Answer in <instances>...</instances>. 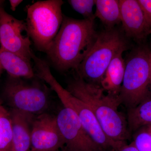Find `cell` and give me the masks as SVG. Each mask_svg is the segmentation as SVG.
I'll list each match as a JSON object with an SVG mask.
<instances>
[{"label": "cell", "instance_id": "1", "mask_svg": "<svg viewBox=\"0 0 151 151\" xmlns=\"http://www.w3.org/2000/svg\"><path fill=\"white\" fill-rule=\"evenodd\" d=\"M94 20L64 16L62 24L46 54L59 71L77 70L96 42Z\"/></svg>", "mask_w": 151, "mask_h": 151}, {"label": "cell", "instance_id": "2", "mask_svg": "<svg viewBox=\"0 0 151 151\" xmlns=\"http://www.w3.org/2000/svg\"><path fill=\"white\" fill-rule=\"evenodd\" d=\"M66 89L89 105L108 137L125 142L129 137L127 119L119 112L118 97L104 93L99 85L86 82L79 76L71 80Z\"/></svg>", "mask_w": 151, "mask_h": 151}, {"label": "cell", "instance_id": "3", "mask_svg": "<svg viewBox=\"0 0 151 151\" xmlns=\"http://www.w3.org/2000/svg\"><path fill=\"white\" fill-rule=\"evenodd\" d=\"M33 61L36 76L50 86L63 106L75 112L86 132L103 151H119L127 145L125 142H116L108 137L89 105L73 96L60 84L52 73L47 62L37 56L34 58Z\"/></svg>", "mask_w": 151, "mask_h": 151}, {"label": "cell", "instance_id": "4", "mask_svg": "<svg viewBox=\"0 0 151 151\" xmlns=\"http://www.w3.org/2000/svg\"><path fill=\"white\" fill-rule=\"evenodd\" d=\"M62 0L38 1L28 6L26 24L31 40L38 51L47 53L59 31L64 15Z\"/></svg>", "mask_w": 151, "mask_h": 151}, {"label": "cell", "instance_id": "5", "mask_svg": "<svg viewBox=\"0 0 151 151\" xmlns=\"http://www.w3.org/2000/svg\"><path fill=\"white\" fill-rule=\"evenodd\" d=\"M127 49L126 41L118 30L106 29L98 34L94 45L76 70L78 76L86 82L100 86L114 57Z\"/></svg>", "mask_w": 151, "mask_h": 151}, {"label": "cell", "instance_id": "6", "mask_svg": "<svg viewBox=\"0 0 151 151\" xmlns=\"http://www.w3.org/2000/svg\"><path fill=\"white\" fill-rule=\"evenodd\" d=\"M150 52L139 50L126 63L124 79L118 96L120 104L128 109L135 108L147 99L151 84Z\"/></svg>", "mask_w": 151, "mask_h": 151}, {"label": "cell", "instance_id": "7", "mask_svg": "<svg viewBox=\"0 0 151 151\" xmlns=\"http://www.w3.org/2000/svg\"><path fill=\"white\" fill-rule=\"evenodd\" d=\"M3 95L12 109L40 115L48 107L47 88L38 81L28 83L23 78L9 76L3 87Z\"/></svg>", "mask_w": 151, "mask_h": 151}, {"label": "cell", "instance_id": "8", "mask_svg": "<svg viewBox=\"0 0 151 151\" xmlns=\"http://www.w3.org/2000/svg\"><path fill=\"white\" fill-rule=\"evenodd\" d=\"M32 41L25 22L0 9V47L31 61Z\"/></svg>", "mask_w": 151, "mask_h": 151}, {"label": "cell", "instance_id": "9", "mask_svg": "<svg viewBox=\"0 0 151 151\" xmlns=\"http://www.w3.org/2000/svg\"><path fill=\"white\" fill-rule=\"evenodd\" d=\"M56 119L65 143L63 151H103L86 132L72 109L63 106Z\"/></svg>", "mask_w": 151, "mask_h": 151}, {"label": "cell", "instance_id": "10", "mask_svg": "<svg viewBox=\"0 0 151 151\" xmlns=\"http://www.w3.org/2000/svg\"><path fill=\"white\" fill-rule=\"evenodd\" d=\"M64 145L56 116L45 113L35 116L32 127L31 151L63 150Z\"/></svg>", "mask_w": 151, "mask_h": 151}, {"label": "cell", "instance_id": "11", "mask_svg": "<svg viewBox=\"0 0 151 151\" xmlns=\"http://www.w3.org/2000/svg\"><path fill=\"white\" fill-rule=\"evenodd\" d=\"M121 22L126 35L137 40L144 38L151 32L137 0H120Z\"/></svg>", "mask_w": 151, "mask_h": 151}, {"label": "cell", "instance_id": "12", "mask_svg": "<svg viewBox=\"0 0 151 151\" xmlns=\"http://www.w3.org/2000/svg\"><path fill=\"white\" fill-rule=\"evenodd\" d=\"M9 112L12 134L11 151H31L32 127L35 115L12 108Z\"/></svg>", "mask_w": 151, "mask_h": 151}, {"label": "cell", "instance_id": "13", "mask_svg": "<svg viewBox=\"0 0 151 151\" xmlns=\"http://www.w3.org/2000/svg\"><path fill=\"white\" fill-rule=\"evenodd\" d=\"M0 63L10 77L31 79L36 76L31 61L1 47Z\"/></svg>", "mask_w": 151, "mask_h": 151}, {"label": "cell", "instance_id": "14", "mask_svg": "<svg viewBox=\"0 0 151 151\" xmlns=\"http://www.w3.org/2000/svg\"><path fill=\"white\" fill-rule=\"evenodd\" d=\"M124 51H120L114 57L100 81V86L108 94L115 97L119 96L124 79L126 65L122 56Z\"/></svg>", "mask_w": 151, "mask_h": 151}, {"label": "cell", "instance_id": "15", "mask_svg": "<svg viewBox=\"0 0 151 151\" xmlns=\"http://www.w3.org/2000/svg\"><path fill=\"white\" fill-rule=\"evenodd\" d=\"M95 17L100 19L107 29L121 22L120 2L118 0H96Z\"/></svg>", "mask_w": 151, "mask_h": 151}, {"label": "cell", "instance_id": "16", "mask_svg": "<svg viewBox=\"0 0 151 151\" xmlns=\"http://www.w3.org/2000/svg\"><path fill=\"white\" fill-rule=\"evenodd\" d=\"M127 124L130 134L151 125V99H147L135 108L128 109Z\"/></svg>", "mask_w": 151, "mask_h": 151}, {"label": "cell", "instance_id": "17", "mask_svg": "<svg viewBox=\"0 0 151 151\" xmlns=\"http://www.w3.org/2000/svg\"><path fill=\"white\" fill-rule=\"evenodd\" d=\"M12 127L10 113L0 99V151H11Z\"/></svg>", "mask_w": 151, "mask_h": 151}, {"label": "cell", "instance_id": "18", "mask_svg": "<svg viewBox=\"0 0 151 151\" xmlns=\"http://www.w3.org/2000/svg\"><path fill=\"white\" fill-rule=\"evenodd\" d=\"M69 4L77 12L80 14L84 19L94 20L96 18L93 12V8L95 5L94 0H69Z\"/></svg>", "mask_w": 151, "mask_h": 151}, {"label": "cell", "instance_id": "19", "mask_svg": "<svg viewBox=\"0 0 151 151\" xmlns=\"http://www.w3.org/2000/svg\"><path fill=\"white\" fill-rule=\"evenodd\" d=\"M133 142L139 151H151V133L147 127L137 131Z\"/></svg>", "mask_w": 151, "mask_h": 151}, {"label": "cell", "instance_id": "20", "mask_svg": "<svg viewBox=\"0 0 151 151\" xmlns=\"http://www.w3.org/2000/svg\"><path fill=\"white\" fill-rule=\"evenodd\" d=\"M151 29V0H137Z\"/></svg>", "mask_w": 151, "mask_h": 151}, {"label": "cell", "instance_id": "21", "mask_svg": "<svg viewBox=\"0 0 151 151\" xmlns=\"http://www.w3.org/2000/svg\"><path fill=\"white\" fill-rule=\"evenodd\" d=\"M10 4L11 9L12 11H15L17 8L23 2L22 0H10L9 1Z\"/></svg>", "mask_w": 151, "mask_h": 151}, {"label": "cell", "instance_id": "22", "mask_svg": "<svg viewBox=\"0 0 151 151\" xmlns=\"http://www.w3.org/2000/svg\"><path fill=\"white\" fill-rule=\"evenodd\" d=\"M119 151H139L136 148L134 145V142H132L129 145H126L122 147Z\"/></svg>", "mask_w": 151, "mask_h": 151}, {"label": "cell", "instance_id": "23", "mask_svg": "<svg viewBox=\"0 0 151 151\" xmlns=\"http://www.w3.org/2000/svg\"><path fill=\"white\" fill-rule=\"evenodd\" d=\"M5 1L4 0H0V9L2 8H4V4Z\"/></svg>", "mask_w": 151, "mask_h": 151}, {"label": "cell", "instance_id": "24", "mask_svg": "<svg viewBox=\"0 0 151 151\" xmlns=\"http://www.w3.org/2000/svg\"><path fill=\"white\" fill-rule=\"evenodd\" d=\"M3 70H4V69H3L2 66L1 64V63H0V76H1V75Z\"/></svg>", "mask_w": 151, "mask_h": 151}, {"label": "cell", "instance_id": "25", "mask_svg": "<svg viewBox=\"0 0 151 151\" xmlns=\"http://www.w3.org/2000/svg\"><path fill=\"white\" fill-rule=\"evenodd\" d=\"M150 77H151V52H150Z\"/></svg>", "mask_w": 151, "mask_h": 151}, {"label": "cell", "instance_id": "26", "mask_svg": "<svg viewBox=\"0 0 151 151\" xmlns=\"http://www.w3.org/2000/svg\"><path fill=\"white\" fill-rule=\"evenodd\" d=\"M147 128L148 129L149 131H150L151 133V125H150V126H147Z\"/></svg>", "mask_w": 151, "mask_h": 151}, {"label": "cell", "instance_id": "27", "mask_svg": "<svg viewBox=\"0 0 151 151\" xmlns=\"http://www.w3.org/2000/svg\"><path fill=\"white\" fill-rule=\"evenodd\" d=\"M55 151H64L63 150H57Z\"/></svg>", "mask_w": 151, "mask_h": 151}]
</instances>
